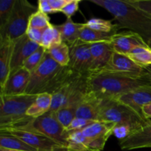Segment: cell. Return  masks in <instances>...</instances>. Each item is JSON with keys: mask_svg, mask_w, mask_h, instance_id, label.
I'll return each instance as SVG.
<instances>
[{"mask_svg": "<svg viewBox=\"0 0 151 151\" xmlns=\"http://www.w3.org/2000/svg\"><path fill=\"white\" fill-rule=\"evenodd\" d=\"M47 51V50H46L44 47L40 46V47H38V50L35 52H34L27 59L26 61L24 63L23 67H24L27 70L29 71L30 73H32V72H34V71L37 69V67L41 64V63L42 62Z\"/></svg>", "mask_w": 151, "mask_h": 151, "instance_id": "obj_30", "label": "cell"}, {"mask_svg": "<svg viewBox=\"0 0 151 151\" xmlns=\"http://www.w3.org/2000/svg\"><path fill=\"white\" fill-rule=\"evenodd\" d=\"M52 58L61 66H67L69 65L70 56H69V47L65 42L55 44L47 50Z\"/></svg>", "mask_w": 151, "mask_h": 151, "instance_id": "obj_25", "label": "cell"}, {"mask_svg": "<svg viewBox=\"0 0 151 151\" xmlns=\"http://www.w3.org/2000/svg\"><path fill=\"white\" fill-rule=\"evenodd\" d=\"M97 121L89 120V119H83V118L76 117L70 123V125L66 128V131L67 134H70L72 132H76V131H81L85 129L86 127L89 126L91 124L94 123Z\"/></svg>", "mask_w": 151, "mask_h": 151, "instance_id": "obj_33", "label": "cell"}, {"mask_svg": "<svg viewBox=\"0 0 151 151\" xmlns=\"http://www.w3.org/2000/svg\"><path fill=\"white\" fill-rule=\"evenodd\" d=\"M147 45H148V47L151 49V39L148 41V43H147Z\"/></svg>", "mask_w": 151, "mask_h": 151, "instance_id": "obj_44", "label": "cell"}, {"mask_svg": "<svg viewBox=\"0 0 151 151\" xmlns=\"http://www.w3.org/2000/svg\"><path fill=\"white\" fill-rule=\"evenodd\" d=\"M114 127L115 125L111 122L97 121L81 131V133L88 143L91 140L99 137L106 135H113Z\"/></svg>", "mask_w": 151, "mask_h": 151, "instance_id": "obj_21", "label": "cell"}, {"mask_svg": "<svg viewBox=\"0 0 151 151\" xmlns=\"http://www.w3.org/2000/svg\"><path fill=\"white\" fill-rule=\"evenodd\" d=\"M63 42L61 35L56 25L51 24L44 30L40 46L49 50L52 46Z\"/></svg>", "mask_w": 151, "mask_h": 151, "instance_id": "obj_27", "label": "cell"}, {"mask_svg": "<svg viewBox=\"0 0 151 151\" xmlns=\"http://www.w3.org/2000/svg\"><path fill=\"white\" fill-rule=\"evenodd\" d=\"M52 95L48 93L37 94L36 98L27 111V116L37 118L50 111L52 106Z\"/></svg>", "mask_w": 151, "mask_h": 151, "instance_id": "obj_22", "label": "cell"}, {"mask_svg": "<svg viewBox=\"0 0 151 151\" xmlns=\"http://www.w3.org/2000/svg\"><path fill=\"white\" fill-rule=\"evenodd\" d=\"M114 100L131 108L137 113L143 115L142 109L151 103V86H141L130 91Z\"/></svg>", "mask_w": 151, "mask_h": 151, "instance_id": "obj_15", "label": "cell"}, {"mask_svg": "<svg viewBox=\"0 0 151 151\" xmlns=\"http://www.w3.org/2000/svg\"><path fill=\"white\" fill-rule=\"evenodd\" d=\"M69 47L70 60L68 66L82 75H89L92 65L91 44L78 40Z\"/></svg>", "mask_w": 151, "mask_h": 151, "instance_id": "obj_9", "label": "cell"}, {"mask_svg": "<svg viewBox=\"0 0 151 151\" xmlns=\"http://www.w3.org/2000/svg\"><path fill=\"white\" fill-rule=\"evenodd\" d=\"M35 94H0V130L13 128L29 119L27 111L36 98Z\"/></svg>", "mask_w": 151, "mask_h": 151, "instance_id": "obj_5", "label": "cell"}, {"mask_svg": "<svg viewBox=\"0 0 151 151\" xmlns=\"http://www.w3.org/2000/svg\"><path fill=\"white\" fill-rule=\"evenodd\" d=\"M13 41L0 40V88H2L10 73Z\"/></svg>", "mask_w": 151, "mask_h": 151, "instance_id": "obj_19", "label": "cell"}, {"mask_svg": "<svg viewBox=\"0 0 151 151\" xmlns=\"http://www.w3.org/2000/svg\"><path fill=\"white\" fill-rule=\"evenodd\" d=\"M38 9L39 11L48 15L50 13H55L50 4V0H39L38 1Z\"/></svg>", "mask_w": 151, "mask_h": 151, "instance_id": "obj_38", "label": "cell"}, {"mask_svg": "<svg viewBox=\"0 0 151 151\" xmlns=\"http://www.w3.org/2000/svg\"><path fill=\"white\" fill-rule=\"evenodd\" d=\"M84 24L75 23L72 19H67L64 23L56 25L63 42L70 46L80 39V34Z\"/></svg>", "mask_w": 151, "mask_h": 151, "instance_id": "obj_20", "label": "cell"}, {"mask_svg": "<svg viewBox=\"0 0 151 151\" xmlns=\"http://www.w3.org/2000/svg\"><path fill=\"white\" fill-rule=\"evenodd\" d=\"M10 128L38 133L54 140L60 145L65 147L68 145V134L64 127L58 120L55 112L48 111L37 118L29 117L27 120Z\"/></svg>", "mask_w": 151, "mask_h": 151, "instance_id": "obj_6", "label": "cell"}, {"mask_svg": "<svg viewBox=\"0 0 151 151\" xmlns=\"http://www.w3.org/2000/svg\"><path fill=\"white\" fill-rule=\"evenodd\" d=\"M144 68L146 72V76H147V79H148L149 83H150V85L151 86V65H150V66H145V67Z\"/></svg>", "mask_w": 151, "mask_h": 151, "instance_id": "obj_41", "label": "cell"}, {"mask_svg": "<svg viewBox=\"0 0 151 151\" xmlns=\"http://www.w3.org/2000/svg\"><path fill=\"white\" fill-rule=\"evenodd\" d=\"M101 72L136 77H142L146 75L144 67L136 63L126 55L116 52H113L109 63Z\"/></svg>", "mask_w": 151, "mask_h": 151, "instance_id": "obj_10", "label": "cell"}, {"mask_svg": "<svg viewBox=\"0 0 151 151\" xmlns=\"http://www.w3.org/2000/svg\"><path fill=\"white\" fill-rule=\"evenodd\" d=\"M110 137L111 135H106L90 141L86 145V151H102Z\"/></svg>", "mask_w": 151, "mask_h": 151, "instance_id": "obj_34", "label": "cell"}, {"mask_svg": "<svg viewBox=\"0 0 151 151\" xmlns=\"http://www.w3.org/2000/svg\"><path fill=\"white\" fill-rule=\"evenodd\" d=\"M69 0H50V4L55 13L61 11Z\"/></svg>", "mask_w": 151, "mask_h": 151, "instance_id": "obj_39", "label": "cell"}, {"mask_svg": "<svg viewBox=\"0 0 151 151\" xmlns=\"http://www.w3.org/2000/svg\"><path fill=\"white\" fill-rule=\"evenodd\" d=\"M119 145L122 150L151 148V120L132 135L120 140Z\"/></svg>", "mask_w": 151, "mask_h": 151, "instance_id": "obj_16", "label": "cell"}, {"mask_svg": "<svg viewBox=\"0 0 151 151\" xmlns=\"http://www.w3.org/2000/svg\"><path fill=\"white\" fill-rule=\"evenodd\" d=\"M0 132L6 133L14 136L27 144L28 145L36 149L38 151H49L58 146H61L54 140L32 131L16 129V128H6V129H1Z\"/></svg>", "mask_w": 151, "mask_h": 151, "instance_id": "obj_11", "label": "cell"}, {"mask_svg": "<svg viewBox=\"0 0 151 151\" xmlns=\"http://www.w3.org/2000/svg\"><path fill=\"white\" fill-rule=\"evenodd\" d=\"M39 47V44L31 41L26 34L13 41L10 72L23 67L27 59Z\"/></svg>", "mask_w": 151, "mask_h": 151, "instance_id": "obj_12", "label": "cell"}, {"mask_svg": "<svg viewBox=\"0 0 151 151\" xmlns=\"http://www.w3.org/2000/svg\"><path fill=\"white\" fill-rule=\"evenodd\" d=\"M80 2H81L80 0H69V2L66 4V6L62 9L60 12L63 13L67 17V19H72V16L79 9Z\"/></svg>", "mask_w": 151, "mask_h": 151, "instance_id": "obj_35", "label": "cell"}, {"mask_svg": "<svg viewBox=\"0 0 151 151\" xmlns=\"http://www.w3.org/2000/svg\"><path fill=\"white\" fill-rule=\"evenodd\" d=\"M130 2L151 16V0H129Z\"/></svg>", "mask_w": 151, "mask_h": 151, "instance_id": "obj_37", "label": "cell"}, {"mask_svg": "<svg viewBox=\"0 0 151 151\" xmlns=\"http://www.w3.org/2000/svg\"><path fill=\"white\" fill-rule=\"evenodd\" d=\"M0 148L22 151H38L17 137L0 132Z\"/></svg>", "mask_w": 151, "mask_h": 151, "instance_id": "obj_24", "label": "cell"}, {"mask_svg": "<svg viewBox=\"0 0 151 151\" xmlns=\"http://www.w3.org/2000/svg\"><path fill=\"white\" fill-rule=\"evenodd\" d=\"M127 55L136 63L142 67L151 65V49L148 46L137 47Z\"/></svg>", "mask_w": 151, "mask_h": 151, "instance_id": "obj_28", "label": "cell"}, {"mask_svg": "<svg viewBox=\"0 0 151 151\" xmlns=\"http://www.w3.org/2000/svg\"><path fill=\"white\" fill-rule=\"evenodd\" d=\"M150 120L114 99L103 100L98 118V121L111 122L114 124L115 127L128 128L132 134L147 125Z\"/></svg>", "mask_w": 151, "mask_h": 151, "instance_id": "obj_4", "label": "cell"}, {"mask_svg": "<svg viewBox=\"0 0 151 151\" xmlns=\"http://www.w3.org/2000/svg\"><path fill=\"white\" fill-rule=\"evenodd\" d=\"M16 0L0 1V29L4 27L10 19Z\"/></svg>", "mask_w": 151, "mask_h": 151, "instance_id": "obj_32", "label": "cell"}, {"mask_svg": "<svg viewBox=\"0 0 151 151\" xmlns=\"http://www.w3.org/2000/svg\"><path fill=\"white\" fill-rule=\"evenodd\" d=\"M46 29H37V28L28 27L26 32V35H27V37L31 41H34V42L37 43V44H38L40 45L43 33H44V30Z\"/></svg>", "mask_w": 151, "mask_h": 151, "instance_id": "obj_36", "label": "cell"}, {"mask_svg": "<svg viewBox=\"0 0 151 151\" xmlns=\"http://www.w3.org/2000/svg\"><path fill=\"white\" fill-rule=\"evenodd\" d=\"M142 113L145 117L151 119V103L143 106L142 109Z\"/></svg>", "mask_w": 151, "mask_h": 151, "instance_id": "obj_40", "label": "cell"}, {"mask_svg": "<svg viewBox=\"0 0 151 151\" xmlns=\"http://www.w3.org/2000/svg\"><path fill=\"white\" fill-rule=\"evenodd\" d=\"M106 9L116 21L120 29L138 34L146 43L151 39V16L133 5L129 0H90Z\"/></svg>", "mask_w": 151, "mask_h": 151, "instance_id": "obj_2", "label": "cell"}, {"mask_svg": "<svg viewBox=\"0 0 151 151\" xmlns=\"http://www.w3.org/2000/svg\"><path fill=\"white\" fill-rule=\"evenodd\" d=\"M51 24H50V17L48 16V15L38 10L31 16L28 27L46 29Z\"/></svg>", "mask_w": 151, "mask_h": 151, "instance_id": "obj_31", "label": "cell"}, {"mask_svg": "<svg viewBox=\"0 0 151 151\" xmlns=\"http://www.w3.org/2000/svg\"><path fill=\"white\" fill-rule=\"evenodd\" d=\"M0 151H22V150H8V149L0 148Z\"/></svg>", "mask_w": 151, "mask_h": 151, "instance_id": "obj_43", "label": "cell"}, {"mask_svg": "<svg viewBox=\"0 0 151 151\" xmlns=\"http://www.w3.org/2000/svg\"><path fill=\"white\" fill-rule=\"evenodd\" d=\"M88 75L79 74L52 94L50 111L55 112L66 106H78L88 91Z\"/></svg>", "mask_w": 151, "mask_h": 151, "instance_id": "obj_8", "label": "cell"}, {"mask_svg": "<svg viewBox=\"0 0 151 151\" xmlns=\"http://www.w3.org/2000/svg\"><path fill=\"white\" fill-rule=\"evenodd\" d=\"M38 10V7L27 0H16L10 19L5 26L0 29V40L13 41L25 35L31 16Z\"/></svg>", "mask_w": 151, "mask_h": 151, "instance_id": "obj_7", "label": "cell"}, {"mask_svg": "<svg viewBox=\"0 0 151 151\" xmlns=\"http://www.w3.org/2000/svg\"><path fill=\"white\" fill-rule=\"evenodd\" d=\"M49 151H70V150H69V148H68L67 147H65V146H58V147H55V148Z\"/></svg>", "mask_w": 151, "mask_h": 151, "instance_id": "obj_42", "label": "cell"}, {"mask_svg": "<svg viewBox=\"0 0 151 151\" xmlns=\"http://www.w3.org/2000/svg\"><path fill=\"white\" fill-rule=\"evenodd\" d=\"M113 52L110 43L91 44V52L92 65L89 74L101 72L109 63Z\"/></svg>", "mask_w": 151, "mask_h": 151, "instance_id": "obj_18", "label": "cell"}, {"mask_svg": "<svg viewBox=\"0 0 151 151\" xmlns=\"http://www.w3.org/2000/svg\"><path fill=\"white\" fill-rule=\"evenodd\" d=\"M110 44L114 52L126 55L137 47L148 46L140 35L131 31H123L116 33L113 36Z\"/></svg>", "mask_w": 151, "mask_h": 151, "instance_id": "obj_13", "label": "cell"}, {"mask_svg": "<svg viewBox=\"0 0 151 151\" xmlns=\"http://www.w3.org/2000/svg\"><path fill=\"white\" fill-rule=\"evenodd\" d=\"M88 91L102 100L116 99L141 86H150L146 75L142 77L122 74L97 72L88 75Z\"/></svg>", "mask_w": 151, "mask_h": 151, "instance_id": "obj_3", "label": "cell"}, {"mask_svg": "<svg viewBox=\"0 0 151 151\" xmlns=\"http://www.w3.org/2000/svg\"><path fill=\"white\" fill-rule=\"evenodd\" d=\"M77 109L78 106H66L55 112L58 120L64 127L65 129L70 125L74 119L76 118Z\"/></svg>", "mask_w": 151, "mask_h": 151, "instance_id": "obj_29", "label": "cell"}, {"mask_svg": "<svg viewBox=\"0 0 151 151\" xmlns=\"http://www.w3.org/2000/svg\"><path fill=\"white\" fill-rule=\"evenodd\" d=\"M84 24V23H83ZM117 32H99L94 30L83 26L80 34V40L88 44H96V43H111L113 36Z\"/></svg>", "mask_w": 151, "mask_h": 151, "instance_id": "obj_23", "label": "cell"}, {"mask_svg": "<svg viewBox=\"0 0 151 151\" xmlns=\"http://www.w3.org/2000/svg\"><path fill=\"white\" fill-rule=\"evenodd\" d=\"M84 25L89 29L99 31V32H106V33H111V32H118V30L120 29L119 25L117 24H112L111 20H105L97 18H92L87 21Z\"/></svg>", "mask_w": 151, "mask_h": 151, "instance_id": "obj_26", "label": "cell"}, {"mask_svg": "<svg viewBox=\"0 0 151 151\" xmlns=\"http://www.w3.org/2000/svg\"><path fill=\"white\" fill-rule=\"evenodd\" d=\"M72 68L61 66L46 52L41 64L30 73L29 84L25 94H52L63 85L79 75Z\"/></svg>", "mask_w": 151, "mask_h": 151, "instance_id": "obj_1", "label": "cell"}, {"mask_svg": "<svg viewBox=\"0 0 151 151\" xmlns=\"http://www.w3.org/2000/svg\"><path fill=\"white\" fill-rule=\"evenodd\" d=\"M30 78V72L22 67L10 72L4 86L1 88L0 94L20 95L26 92Z\"/></svg>", "mask_w": 151, "mask_h": 151, "instance_id": "obj_14", "label": "cell"}, {"mask_svg": "<svg viewBox=\"0 0 151 151\" xmlns=\"http://www.w3.org/2000/svg\"><path fill=\"white\" fill-rule=\"evenodd\" d=\"M103 100L94 94L87 91L78 105L76 111V117L98 121Z\"/></svg>", "mask_w": 151, "mask_h": 151, "instance_id": "obj_17", "label": "cell"}]
</instances>
